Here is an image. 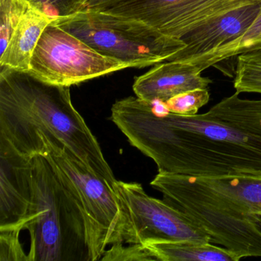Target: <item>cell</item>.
<instances>
[{"label":"cell","instance_id":"obj_1","mask_svg":"<svg viewBox=\"0 0 261 261\" xmlns=\"http://www.w3.org/2000/svg\"><path fill=\"white\" fill-rule=\"evenodd\" d=\"M111 120L159 172L193 177L261 175V137L209 117L172 114L136 96L117 100Z\"/></svg>","mask_w":261,"mask_h":261},{"label":"cell","instance_id":"obj_2","mask_svg":"<svg viewBox=\"0 0 261 261\" xmlns=\"http://www.w3.org/2000/svg\"><path fill=\"white\" fill-rule=\"evenodd\" d=\"M0 68V146L33 158L44 152L39 134H53L113 186L114 172L73 105L70 87L47 83L27 71Z\"/></svg>","mask_w":261,"mask_h":261},{"label":"cell","instance_id":"obj_3","mask_svg":"<svg viewBox=\"0 0 261 261\" xmlns=\"http://www.w3.org/2000/svg\"><path fill=\"white\" fill-rule=\"evenodd\" d=\"M150 185L212 244L240 259L261 257V175L193 177L159 172Z\"/></svg>","mask_w":261,"mask_h":261},{"label":"cell","instance_id":"obj_4","mask_svg":"<svg viewBox=\"0 0 261 261\" xmlns=\"http://www.w3.org/2000/svg\"><path fill=\"white\" fill-rule=\"evenodd\" d=\"M33 198L24 229L28 261H94L85 212L76 195L42 154L32 159Z\"/></svg>","mask_w":261,"mask_h":261},{"label":"cell","instance_id":"obj_5","mask_svg":"<svg viewBox=\"0 0 261 261\" xmlns=\"http://www.w3.org/2000/svg\"><path fill=\"white\" fill-rule=\"evenodd\" d=\"M53 22L100 54L130 68L166 62L186 46L181 39L142 21L107 11L87 10Z\"/></svg>","mask_w":261,"mask_h":261},{"label":"cell","instance_id":"obj_6","mask_svg":"<svg viewBox=\"0 0 261 261\" xmlns=\"http://www.w3.org/2000/svg\"><path fill=\"white\" fill-rule=\"evenodd\" d=\"M39 137L44 142L42 155L81 203L91 233L94 260H100L107 247L119 241L121 208L114 186L87 167L53 134Z\"/></svg>","mask_w":261,"mask_h":261},{"label":"cell","instance_id":"obj_7","mask_svg":"<svg viewBox=\"0 0 261 261\" xmlns=\"http://www.w3.org/2000/svg\"><path fill=\"white\" fill-rule=\"evenodd\" d=\"M129 68L53 22L42 33L27 72L47 83L71 87Z\"/></svg>","mask_w":261,"mask_h":261},{"label":"cell","instance_id":"obj_8","mask_svg":"<svg viewBox=\"0 0 261 261\" xmlns=\"http://www.w3.org/2000/svg\"><path fill=\"white\" fill-rule=\"evenodd\" d=\"M113 186L121 208L117 243L143 244L149 240L211 243L190 218L163 200L149 196L140 183L117 180Z\"/></svg>","mask_w":261,"mask_h":261},{"label":"cell","instance_id":"obj_9","mask_svg":"<svg viewBox=\"0 0 261 261\" xmlns=\"http://www.w3.org/2000/svg\"><path fill=\"white\" fill-rule=\"evenodd\" d=\"M255 0H134L105 11L142 21L182 39L208 21Z\"/></svg>","mask_w":261,"mask_h":261},{"label":"cell","instance_id":"obj_10","mask_svg":"<svg viewBox=\"0 0 261 261\" xmlns=\"http://www.w3.org/2000/svg\"><path fill=\"white\" fill-rule=\"evenodd\" d=\"M32 159L0 146V229L24 230L33 198Z\"/></svg>","mask_w":261,"mask_h":261},{"label":"cell","instance_id":"obj_11","mask_svg":"<svg viewBox=\"0 0 261 261\" xmlns=\"http://www.w3.org/2000/svg\"><path fill=\"white\" fill-rule=\"evenodd\" d=\"M259 13L256 1L206 22L181 39L186 46L168 61L195 64L242 36Z\"/></svg>","mask_w":261,"mask_h":261},{"label":"cell","instance_id":"obj_12","mask_svg":"<svg viewBox=\"0 0 261 261\" xmlns=\"http://www.w3.org/2000/svg\"><path fill=\"white\" fill-rule=\"evenodd\" d=\"M201 74L196 65L166 61L136 77L133 90L138 98L145 101L166 102L185 91L208 88L212 81Z\"/></svg>","mask_w":261,"mask_h":261},{"label":"cell","instance_id":"obj_13","mask_svg":"<svg viewBox=\"0 0 261 261\" xmlns=\"http://www.w3.org/2000/svg\"><path fill=\"white\" fill-rule=\"evenodd\" d=\"M53 22L46 14L30 7L13 30L5 50L0 54V68L28 71L38 42Z\"/></svg>","mask_w":261,"mask_h":261},{"label":"cell","instance_id":"obj_14","mask_svg":"<svg viewBox=\"0 0 261 261\" xmlns=\"http://www.w3.org/2000/svg\"><path fill=\"white\" fill-rule=\"evenodd\" d=\"M143 245L161 261H238V256L212 243L149 240Z\"/></svg>","mask_w":261,"mask_h":261},{"label":"cell","instance_id":"obj_15","mask_svg":"<svg viewBox=\"0 0 261 261\" xmlns=\"http://www.w3.org/2000/svg\"><path fill=\"white\" fill-rule=\"evenodd\" d=\"M234 93L224 97L207 112L212 118L261 137V100H248Z\"/></svg>","mask_w":261,"mask_h":261},{"label":"cell","instance_id":"obj_16","mask_svg":"<svg viewBox=\"0 0 261 261\" xmlns=\"http://www.w3.org/2000/svg\"><path fill=\"white\" fill-rule=\"evenodd\" d=\"M259 5V13L254 22L247 31L236 40L223 45L212 54L195 64L200 72L212 66H216L220 62L237 57L245 51L261 48V0H255Z\"/></svg>","mask_w":261,"mask_h":261},{"label":"cell","instance_id":"obj_17","mask_svg":"<svg viewBox=\"0 0 261 261\" xmlns=\"http://www.w3.org/2000/svg\"><path fill=\"white\" fill-rule=\"evenodd\" d=\"M233 88L238 94H261V48L237 56Z\"/></svg>","mask_w":261,"mask_h":261},{"label":"cell","instance_id":"obj_18","mask_svg":"<svg viewBox=\"0 0 261 261\" xmlns=\"http://www.w3.org/2000/svg\"><path fill=\"white\" fill-rule=\"evenodd\" d=\"M31 6L27 0H0V51L5 50L13 30Z\"/></svg>","mask_w":261,"mask_h":261},{"label":"cell","instance_id":"obj_19","mask_svg":"<svg viewBox=\"0 0 261 261\" xmlns=\"http://www.w3.org/2000/svg\"><path fill=\"white\" fill-rule=\"evenodd\" d=\"M210 100L207 88H197L174 96L166 102L169 112L182 116H193Z\"/></svg>","mask_w":261,"mask_h":261},{"label":"cell","instance_id":"obj_20","mask_svg":"<svg viewBox=\"0 0 261 261\" xmlns=\"http://www.w3.org/2000/svg\"><path fill=\"white\" fill-rule=\"evenodd\" d=\"M54 21L84 11L80 0H27Z\"/></svg>","mask_w":261,"mask_h":261},{"label":"cell","instance_id":"obj_21","mask_svg":"<svg viewBox=\"0 0 261 261\" xmlns=\"http://www.w3.org/2000/svg\"><path fill=\"white\" fill-rule=\"evenodd\" d=\"M107 249L100 260L105 261H147L157 260L143 244L115 243Z\"/></svg>","mask_w":261,"mask_h":261},{"label":"cell","instance_id":"obj_22","mask_svg":"<svg viewBox=\"0 0 261 261\" xmlns=\"http://www.w3.org/2000/svg\"><path fill=\"white\" fill-rule=\"evenodd\" d=\"M20 229H0V261H28L19 234Z\"/></svg>","mask_w":261,"mask_h":261},{"label":"cell","instance_id":"obj_23","mask_svg":"<svg viewBox=\"0 0 261 261\" xmlns=\"http://www.w3.org/2000/svg\"><path fill=\"white\" fill-rule=\"evenodd\" d=\"M83 6L84 11H105L121 4L131 2L134 0H80ZM83 11V12H84Z\"/></svg>","mask_w":261,"mask_h":261}]
</instances>
